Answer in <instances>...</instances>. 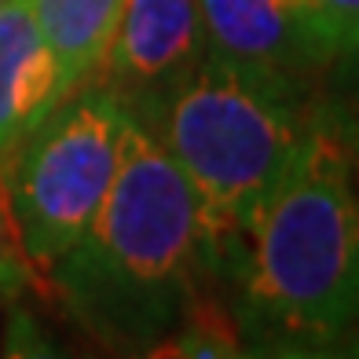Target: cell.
Returning <instances> with one entry per match:
<instances>
[{
  "label": "cell",
  "instance_id": "obj_1",
  "mask_svg": "<svg viewBox=\"0 0 359 359\" xmlns=\"http://www.w3.org/2000/svg\"><path fill=\"white\" fill-rule=\"evenodd\" d=\"M242 352L345 355L359 330V114L312 103L238 268Z\"/></svg>",
  "mask_w": 359,
  "mask_h": 359
},
{
  "label": "cell",
  "instance_id": "obj_2",
  "mask_svg": "<svg viewBox=\"0 0 359 359\" xmlns=\"http://www.w3.org/2000/svg\"><path fill=\"white\" fill-rule=\"evenodd\" d=\"M44 283L100 345L125 355H154L217 283L198 198L133 114L100 213Z\"/></svg>",
  "mask_w": 359,
  "mask_h": 359
},
{
  "label": "cell",
  "instance_id": "obj_3",
  "mask_svg": "<svg viewBox=\"0 0 359 359\" xmlns=\"http://www.w3.org/2000/svg\"><path fill=\"white\" fill-rule=\"evenodd\" d=\"M316 100L312 88L202 52L165 100L136 118L187 176L217 279H238L253 213L290 161Z\"/></svg>",
  "mask_w": 359,
  "mask_h": 359
},
{
  "label": "cell",
  "instance_id": "obj_4",
  "mask_svg": "<svg viewBox=\"0 0 359 359\" xmlns=\"http://www.w3.org/2000/svg\"><path fill=\"white\" fill-rule=\"evenodd\" d=\"M128 110L103 85L59 100L0 158V180L37 279L88 231L118 172Z\"/></svg>",
  "mask_w": 359,
  "mask_h": 359
},
{
  "label": "cell",
  "instance_id": "obj_5",
  "mask_svg": "<svg viewBox=\"0 0 359 359\" xmlns=\"http://www.w3.org/2000/svg\"><path fill=\"white\" fill-rule=\"evenodd\" d=\"M202 52L275 74L301 88L319 85L334 67L337 48L312 19L304 0H194Z\"/></svg>",
  "mask_w": 359,
  "mask_h": 359
},
{
  "label": "cell",
  "instance_id": "obj_6",
  "mask_svg": "<svg viewBox=\"0 0 359 359\" xmlns=\"http://www.w3.org/2000/svg\"><path fill=\"white\" fill-rule=\"evenodd\" d=\"M202 59L198 4L194 0H125L121 26L95 85L143 118Z\"/></svg>",
  "mask_w": 359,
  "mask_h": 359
},
{
  "label": "cell",
  "instance_id": "obj_7",
  "mask_svg": "<svg viewBox=\"0 0 359 359\" xmlns=\"http://www.w3.org/2000/svg\"><path fill=\"white\" fill-rule=\"evenodd\" d=\"M62 95L59 62L34 19L29 0L0 4V158Z\"/></svg>",
  "mask_w": 359,
  "mask_h": 359
},
{
  "label": "cell",
  "instance_id": "obj_8",
  "mask_svg": "<svg viewBox=\"0 0 359 359\" xmlns=\"http://www.w3.org/2000/svg\"><path fill=\"white\" fill-rule=\"evenodd\" d=\"M29 8L59 62L62 95L95 85L118 37L125 0H29Z\"/></svg>",
  "mask_w": 359,
  "mask_h": 359
},
{
  "label": "cell",
  "instance_id": "obj_9",
  "mask_svg": "<svg viewBox=\"0 0 359 359\" xmlns=\"http://www.w3.org/2000/svg\"><path fill=\"white\" fill-rule=\"evenodd\" d=\"M37 271L29 264V257L22 250V238H19V227H15L11 217V205H8V191H4V180H0V293L8 297H19L22 290L37 286Z\"/></svg>",
  "mask_w": 359,
  "mask_h": 359
},
{
  "label": "cell",
  "instance_id": "obj_10",
  "mask_svg": "<svg viewBox=\"0 0 359 359\" xmlns=\"http://www.w3.org/2000/svg\"><path fill=\"white\" fill-rule=\"evenodd\" d=\"M304 8L337 48V59H348L359 48V0H304Z\"/></svg>",
  "mask_w": 359,
  "mask_h": 359
},
{
  "label": "cell",
  "instance_id": "obj_11",
  "mask_svg": "<svg viewBox=\"0 0 359 359\" xmlns=\"http://www.w3.org/2000/svg\"><path fill=\"white\" fill-rule=\"evenodd\" d=\"M345 355H359V330L352 334V341H348V345H345Z\"/></svg>",
  "mask_w": 359,
  "mask_h": 359
},
{
  "label": "cell",
  "instance_id": "obj_12",
  "mask_svg": "<svg viewBox=\"0 0 359 359\" xmlns=\"http://www.w3.org/2000/svg\"><path fill=\"white\" fill-rule=\"evenodd\" d=\"M348 59H355V92H359V48H355V52H352Z\"/></svg>",
  "mask_w": 359,
  "mask_h": 359
},
{
  "label": "cell",
  "instance_id": "obj_13",
  "mask_svg": "<svg viewBox=\"0 0 359 359\" xmlns=\"http://www.w3.org/2000/svg\"><path fill=\"white\" fill-rule=\"evenodd\" d=\"M4 301H8V293H0V323H4Z\"/></svg>",
  "mask_w": 359,
  "mask_h": 359
},
{
  "label": "cell",
  "instance_id": "obj_14",
  "mask_svg": "<svg viewBox=\"0 0 359 359\" xmlns=\"http://www.w3.org/2000/svg\"><path fill=\"white\" fill-rule=\"evenodd\" d=\"M0 4H4V0H0Z\"/></svg>",
  "mask_w": 359,
  "mask_h": 359
}]
</instances>
